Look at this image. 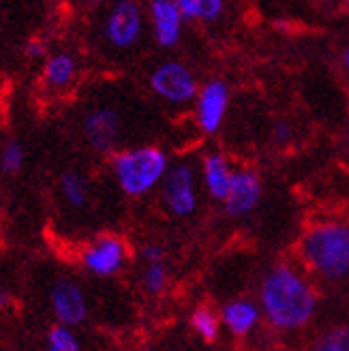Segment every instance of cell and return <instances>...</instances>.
Masks as SVG:
<instances>
[{"label":"cell","mask_w":349,"mask_h":351,"mask_svg":"<svg viewBox=\"0 0 349 351\" xmlns=\"http://www.w3.org/2000/svg\"><path fill=\"white\" fill-rule=\"evenodd\" d=\"M169 169L167 152L159 146H137L112 156V173L120 191L129 197H144L161 186Z\"/></svg>","instance_id":"3957f363"},{"label":"cell","mask_w":349,"mask_h":351,"mask_svg":"<svg viewBox=\"0 0 349 351\" xmlns=\"http://www.w3.org/2000/svg\"><path fill=\"white\" fill-rule=\"evenodd\" d=\"M82 133L95 152H110L120 137V114L110 105L95 108L84 116Z\"/></svg>","instance_id":"30bf717a"},{"label":"cell","mask_w":349,"mask_h":351,"mask_svg":"<svg viewBox=\"0 0 349 351\" xmlns=\"http://www.w3.org/2000/svg\"><path fill=\"white\" fill-rule=\"evenodd\" d=\"M347 9H349V3H347Z\"/></svg>","instance_id":"83f0119b"},{"label":"cell","mask_w":349,"mask_h":351,"mask_svg":"<svg viewBox=\"0 0 349 351\" xmlns=\"http://www.w3.org/2000/svg\"><path fill=\"white\" fill-rule=\"evenodd\" d=\"M148 20L154 34V41L161 47L178 45L182 37V15L173 0H152L148 5Z\"/></svg>","instance_id":"7c38bea8"},{"label":"cell","mask_w":349,"mask_h":351,"mask_svg":"<svg viewBox=\"0 0 349 351\" xmlns=\"http://www.w3.org/2000/svg\"><path fill=\"white\" fill-rule=\"evenodd\" d=\"M219 317L234 337H249L261 319V311L251 300H232L223 306Z\"/></svg>","instance_id":"9a60e30c"},{"label":"cell","mask_w":349,"mask_h":351,"mask_svg":"<svg viewBox=\"0 0 349 351\" xmlns=\"http://www.w3.org/2000/svg\"><path fill=\"white\" fill-rule=\"evenodd\" d=\"M146 17L144 11L133 0H120L110 7L101 26V34L114 49H131L144 34Z\"/></svg>","instance_id":"8992f818"},{"label":"cell","mask_w":349,"mask_h":351,"mask_svg":"<svg viewBox=\"0 0 349 351\" xmlns=\"http://www.w3.org/2000/svg\"><path fill=\"white\" fill-rule=\"evenodd\" d=\"M58 189L67 206L80 210L88 204V195H91L88 180H86L84 173H80L77 169H64L58 178Z\"/></svg>","instance_id":"2e32d148"},{"label":"cell","mask_w":349,"mask_h":351,"mask_svg":"<svg viewBox=\"0 0 349 351\" xmlns=\"http://www.w3.org/2000/svg\"><path fill=\"white\" fill-rule=\"evenodd\" d=\"M43 351H82V343L71 328L56 324L47 330Z\"/></svg>","instance_id":"ac0fdd59"},{"label":"cell","mask_w":349,"mask_h":351,"mask_svg":"<svg viewBox=\"0 0 349 351\" xmlns=\"http://www.w3.org/2000/svg\"><path fill=\"white\" fill-rule=\"evenodd\" d=\"M24 54H26V58H30V60H45V58L49 56V49H47V43H45L43 39L32 37V39H28L26 45H24Z\"/></svg>","instance_id":"603a6c76"},{"label":"cell","mask_w":349,"mask_h":351,"mask_svg":"<svg viewBox=\"0 0 349 351\" xmlns=\"http://www.w3.org/2000/svg\"><path fill=\"white\" fill-rule=\"evenodd\" d=\"M142 285L150 295L163 293L165 287H167V268H165V263H152V266H146V270L142 274Z\"/></svg>","instance_id":"44dd1931"},{"label":"cell","mask_w":349,"mask_h":351,"mask_svg":"<svg viewBox=\"0 0 349 351\" xmlns=\"http://www.w3.org/2000/svg\"><path fill=\"white\" fill-rule=\"evenodd\" d=\"M289 135H291L289 125H285V122H281V125H276V129H274V139H276L278 144H285L287 139H289Z\"/></svg>","instance_id":"d4e9b609"},{"label":"cell","mask_w":349,"mask_h":351,"mask_svg":"<svg viewBox=\"0 0 349 351\" xmlns=\"http://www.w3.org/2000/svg\"><path fill=\"white\" fill-rule=\"evenodd\" d=\"M221 317L208 306H197L191 313V328L197 332L206 343H215L221 335Z\"/></svg>","instance_id":"e0dca14e"},{"label":"cell","mask_w":349,"mask_h":351,"mask_svg":"<svg viewBox=\"0 0 349 351\" xmlns=\"http://www.w3.org/2000/svg\"><path fill=\"white\" fill-rule=\"evenodd\" d=\"M161 202L165 210L176 219H189L200 206L197 176L193 165L176 163L169 165L161 182Z\"/></svg>","instance_id":"5b68a950"},{"label":"cell","mask_w":349,"mask_h":351,"mask_svg":"<svg viewBox=\"0 0 349 351\" xmlns=\"http://www.w3.org/2000/svg\"><path fill=\"white\" fill-rule=\"evenodd\" d=\"M261 199V178L253 169H234L228 199L223 202L225 213L234 219L247 217L257 208Z\"/></svg>","instance_id":"8fae6325"},{"label":"cell","mask_w":349,"mask_h":351,"mask_svg":"<svg viewBox=\"0 0 349 351\" xmlns=\"http://www.w3.org/2000/svg\"><path fill=\"white\" fill-rule=\"evenodd\" d=\"M24 161H26V152L24 146L17 142V139H9V142L0 150V169L5 173H17L24 169Z\"/></svg>","instance_id":"ffe728a7"},{"label":"cell","mask_w":349,"mask_h":351,"mask_svg":"<svg viewBox=\"0 0 349 351\" xmlns=\"http://www.w3.org/2000/svg\"><path fill=\"white\" fill-rule=\"evenodd\" d=\"M343 62H345V69L349 71V47L345 49V54H343Z\"/></svg>","instance_id":"4316f807"},{"label":"cell","mask_w":349,"mask_h":351,"mask_svg":"<svg viewBox=\"0 0 349 351\" xmlns=\"http://www.w3.org/2000/svg\"><path fill=\"white\" fill-rule=\"evenodd\" d=\"M230 105V88L221 80L206 82L195 99V122L200 131L215 135L221 127Z\"/></svg>","instance_id":"9c48e42d"},{"label":"cell","mask_w":349,"mask_h":351,"mask_svg":"<svg viewBox=\"0 0 349 351\" xmlns=\"http://www.w3.org/2000/svg\"><path fill=\"white\" fill-rule=\"evenodd\" d=\"M298 255L309 272L339 283L349 274V223L335 219L313 223L300 238Z\"/></svg>","instance_id":"7a4b0ae2"},{"label":"cell","mask_w":349,"mask_h":351,"mask_svg":"<svg viewBox=\"0 0 349 351\" xmlns=\"http://www.w3.org/2000/svg\"><path fill=\"white\" fill-rule=\"evenodd\" d=\"M311 351H349V324L335 326L313 343Z\"/></svg>","instance_id":"d6986e66"},{"label":"cell","mask_w":349,"mask_h":351,"mask_svg":"<svg viewBox=\"0 0 349 351\" xmlns=\"http://www.w3.org/2000/svg\"><path fill=\"white\" fill-rule=\"evenodd\" d=\"M234 178V167L230 165L228 156L221 152H208L202 159V180L215 202H225L228 199V193L232 186Z\"/></svg>","instance_id":"4fadbf2b"},{"label":"cell","mask_w":349,"mask_h":351,"mask_svg":"<svg viewBox=\"0 0 349 351\" xmlns=\"http://www.w3.org/2000/svg\"><path fill=\"white\" fill-rule=\"evenodd\" d=\"M225 11L223 0H200V13L197 20L202 22H217Z\"/></svg>","instance_id":"7402d4cb"},{"label":"cell","mask_w":349,"mask_h":351,"mask_svg":"<svg viewBox=\"0 0 349 351\" xmlns=\"http://www.w3.org/2000/svg\"><path fill=\"white\" fill-rule=\"evenodd\" d=\"M11 300H13V295H11V291H9V287L0 280V311L3 308H7L9 304H11Z\"/></svg>","instance_id":"484cf974"},{"label":"cell","mask_w":349,"mask_h":351,"mask_svg":"<svg viewBox=\"0 0 349 351\" xmlns=\"http://www.w3.org/2000/svg\"><path fill=\"white\" fill-rule=\"evenodd\" d=\"M139 255H142V259L148 263V266H152V263H165V251H163L161 244H156V242L144 244Z\"/></svg>","instance_id":"cb8c5ba5"},{"label":"cell","mask_w":349,"mask_h":351,"mask_svg":"<svg viewBox=\"0 0 349 351\" xmlns=\"http://www.w3.org/2000/svg\"><path fill=\"white\" fill-rule=\"evenodd\" d=\"M317 291L306 276L287 263L270 268L259 283V311L276 330H300L315 317Z\"/></svg>","instance_id":"6da1fadb"},{"label":"cell","mask_w":349,"mask_h":351,"mask_svg":"<svg viewBox=\"0 0 349 351\" xmlns=\"http://www.w3.org/2000/svg\"><path fill=\"white\" fill-rule=\"evenodd\" d=\"M127 257H129L127 242L118 236L106 234L93 240L88 247L82 251L80 261L86 272H91L93 276L108 278L125 268Z\"/></svg>","instance_id":"ba28073f"},{"label":"cell","mask_w":349,"mask_h":351,"mask_svg":"<svg viewBox=\"0 0 349 351\" xmlns=\"http://www.w3.org/2000/svg\"><path fill=\"white\" fill-rule=\"evenodd\" d=\"M49 306L58 326L73 330L88 319V300L71 276H58L54 280L49 289Z\"/></svg>","instance_id":"52a82bcc"},{"label":"cell","mask_w":349,"mask_h":351,"mask_svg":"<svg viewBox=\"0 0 349 351\" xmlns=\"http://www.w3.org/2000/svg\"><path fill=\"white\" fill-rule=\"evenodd\" d=\"M148 86L156 97L171 105H186L195 101L202 88L195 73L178 60H165L154 66L148 77Z\"/></svg>","instance_id":"277c9868"},{"label":"cell","mask_w":349,"mask_h":351,"mask_svg":"<svg viewBox=\"0 0 349 351\" xmlns=\"http://www.w3.org/2000/svg\"><path fill=\"white\" fill-rule=\"evenodd\" d=\"M77 77V60L71 51H51V54L43 60V71L41 80L43 86L51 93H62L73 86Z\"/></svg>","instance_id":"5bb4252c"}]
</instances>
